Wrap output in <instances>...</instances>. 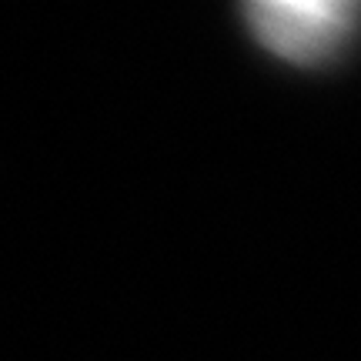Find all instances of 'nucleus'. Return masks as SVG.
<instances>
[{
  "instance_id": "1",
  "label": "nucleus",
  "mask_w": 361,
  "mask_h": 361,
  "mask_svg": "<svg viewBox=\"0 0 361 361\" xmlns=\"http://www.w3.org/2000/svg\"><path fill=\"white\" fill-rule=\"evenodd\" d=\"M255 37L291 64H324L348 47L361 24V4L351 0H271L251 4Z\"/></svg>"
}]
</instances>
